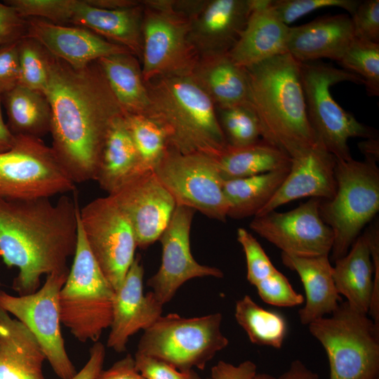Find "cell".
Masks as SVG:
<instances>
[{
  "label": "cell",
  "instance_id": "6da1fadb",
  "mask_svg": "<svg viewBox=\"0 0 379 379\" xmlns=\"http://www.w3.org/2000/svg\"><path fill=\"white\" fill-rule=\"evenodd\" d=\"M45 52L51 147L76 184L93 180L107 133L124 112L97 61L77 69Z\"/></svg>",
  "mask_w": 379,
  "mask_h": 379
},
{
  "label": "cell",
  "instance_id": "7a4b0ae2",
  "mask_svg": "<svg viewBox=\"0 0 379 379\" xmlns=\"http://www.w3.org/2000/svg\"><path fill=\"white\" fill-rule=\"evenodd\" d=\"M79 207L76 195L11 201L0 199V257L16 267L13 289L18 295L36 292L41 277L69 271L78 241Z\"/></svg>",
  "mask_w": 379,
  "mask_h": 379
},
{
  "label": "cell",
  "instance_id": "3957f363",
  "mask_svg": "<svg viewBox=\"0 0 379 379\" xmlns=\"http://www.w3.org/2000/svg\"><path fill=\"white\" fill-rule=\"evenodd\" d=\"M245 69L262 140L291 158L315 145L318 141L307 114L300 62L286 53Z\"/></svg>",
  "mask_w": 379,
  "mask_h": 379
},
{
  "label": "cell",
  "instance_id": "277c9868",
  "mask_svg": "<svg viewBox=\"0 0 379 379\" xmlns=\"http://www.w3.org/2000/svg\"><path fill=\"white\" fill-rule=\"evenodd\" d=\"M145 83L149 98L146 115L163 128L168 147L213 158L227 146L215 105L191 74L159 77Z\"/></svg>",
  "mask_w": 379,
  "mask_h": 379
},
{
  "label": "cell",
  "instance_id": "5b68a950",
  "mask_svg": "<svg viewBox=\"0 0 379 379\" xmlns=\"http://www.w3.org/2000/svg\"><path fill=\"white\" fill-rule=\"evenodd\" d=\"M114 294L88 248L79 213L77 246L59 293L61 323L80 342L98 341L110 327Z\"/></svg>",
  "mask_w": 379,
  "mask_h": 379
},
{
  "label": "cell",
  "instance_id": "8992f818",
  "mask_svg": "<svg viewBox=\"0 0 379 379\" xmlns=\"http://www.w3.org/2000/svg\"><path fill=\"white\" fill-rule=\"evenodd\" d=\"M376 161L336 159V192L321 200L319 213L333 230V261L345 256L361 230L379 211V168Z\"/></svg>",
  "mask_w": 379,
  "mask_h": 379
},
{
  "label": "cell",
  "instance_id": "52a82bcc",
  "mask_svg": "<svg viewBox=\"0 0 379 379\" xmlns=\"http://www.w3.org/2000/svg\"><path fill=\"white\" fill-rule=\"evenodd\" d=\"M329 363V379H378L379 325L367 314L340 302L329 317L308 325Z\"/></svg>",
  "mask_w": 379,
  "mask_h": 379
},
{
  "label": "cell",
  "instance_id": "ba28073f",
  "mask_svg": "<svg viewBox=\"0 0 379 379\" xmlns=\"http://www.w3.org/2000/svg\"><path fill=\"white\" fill-rule=\"evenodd\" d=\"M300 76L307 114L320 142L337 159H352L348 140L351 138H376L373 128L359 122L333 99L330 88L340 82L363 84L348 71L321 61L300 62Z\"/></svg>",
  "mask_w": 379,
  "mask_h": 379
},
{
  "label": "cell",
  "instance_id": "9c48e42d",
  "mask_svg": "<svg viewBox=\"0 0 379 379\" xmlns=\"http://www.w3.org/2000/svg\"><path fill=\"white\" fill-rule=\"evenodd\" d=\"M221 313L186 318L161 315L144 331L136 352L163 361L179 371L203 370L229 344L221 331Z\"/></svg>",
  "mask_w": 379,
  "mask_h": 379
},
{
  "label": "cell",
  "instance_id": "30bf717a",
  "mask_svg": "<svg viewBox=\"0 0 379 379\" xmlns=\"http://www.w3.org/2000/svg\"><path fill=\"white\" fill-rule=\"evenodd\" d=\"M0 153V199L18 201L75 192L76 183L51 147L39 138L15 135Z\"/></svg>",
  "mask_w": 379,
  "mask_h": 379
},
{
  "label": "cell",
  "instance_id": "8fae6325",
  "mask_svg": "<svg viewBox=\"0 0 379 379\" xmlns=\"http://www.w3.org/2000/svg\"><path fill=\"white\" fill-rule=\"evenodd\" d=\"M141 65L145 82L159 77L191 74L199 57L190 41V20L172 0L142 1Z\"/></svg>",
  "mask_w": 379,
  "mask_h": 379
},
{
  "label": "cell",
  "instance_id": "7c38bea8",
  "mask_svg": "<svg viewBox=\"0 0 379 379\" xmlns=\"http://www.w3.org/2000/svg\"><path fill=\"white\" fill-rule=\"evenodd\" d=\"M69 271L46 276L36 292L15 296L0 290V309L25 325L39 343L52 369L61 379H71L75 368L61 333L59 293Z\"/></svg>",
  "mask_w": 379,
  "mask_h": 379
},
{
  "label": "cell",
  "instance_id": "4fadbf2b",
  "mask_svg": "<svg viewBox=\"0 0 379 379\" xmlns=\"http://www.w3.org/2000/svg\"><path fill=\"white\" fill-rule=\"evenodd\" d=\"M79 220L91 253L116 291L124 281L138 247L128 219L107 195L80 208Z\"/></svg>",
  "mask_w": 379,
  "mask_h": 379
},
{
  "label": "cell",
  "instance_id": "5bb4252c",
  "mask_svg": "<svg viewBox=\"0 0 379 379\" xmlns=\"http://www.w3.org/2000/svg\"><path fill=\"white\" fill-rule=\"evenodd\" d=\"M154 173L176 205L226 221L223 180L211 158L200 153L182 154L168 147Z\"/></svg>",
  "mask_w": 379,
  "mask_h": 379
},
{
  "label": "cell",
  "instance_id": "9a60e30c",
  "mask_svg": "<svg viewBox=\"0 0 379 379\" xmlns=\"http://www.w3.org/2000/svg\"><path fill=\"white\" fill-rule=\"evenodd\" d=\"M321 201L310 198L287 212L272 211L255 216L250 228L283 253L297 257L328 255L334 235L320 215Z\"/></svg>",
  "mask_w": 379,
  "mask_h": 379
},
{
  "label": "cell",
  "instance_id": "2e32d148",
  "mask_svg": "<svg viewBox=\"0 0 379 379\" xmlns=\"http://www.w3.org/2000/svg\"><path fill=\"white\" fill-rule=\"evenodd\" d=\"M189 207L178 206L161 235V262L158 271L147 282L163 305L169 302L186 281L199 277L222 278L219 268L199 263L190 248V230L194 213Z\"/></svg>",
  "mask_w": 379,
  "mask_h": 379
},
{
  "label": "cell",
  "instance_id": "e0dca14e",
  "mask_svg": "<svg viewBox=\"0 0 379 379\" xmlns=\"http://www.w3.org/2000/svg\"><path fill=\"white\" fill-rule=\"evenodd\" d=\"M107 195L128 219L137 246L143 249L159 240L176 207L154 172L135 175Z\"/></svg>",
  "mask_w": 379,
  "mask_h": 379
},
{
  "label": "cell",
  "instance_id": "ac0fdd59",
  "mask_svg": "<svg viewBox=\"0 0 379 379\" xmlns=\"http://www.w3.org/2000/svg\"><path fill=\"white\" fill-rule=\"evenodd\" d=\"M143 10L142 1L134 6L109 10L93 6L86 0H60L55 23L89 29L126 48L140 61Z\"/></svg>",
  "mask_w": 379,
  "mask_h": 379
},
{
  "label": "cell",
  "instance_id": "d6986e66",
  "mask_svg": "<svg viewBox=\"0 0 379 379\" xmlns=\"http://www.w3.org/2000/svg\"><path fill=\"white\" fill-rule=\"evenodd\" d=\"M143 276L144 268L138 255L115 291L107 347L117 352H125L131 336L147 329L162 315L164 305L154 293H143Z\"/></svg>",
  "mask_w": 379,
  "mask_h": 379
},
{
  "label": "cell",
  "instance_id": "ffe728a7",
  "mask_svg": "<svg viewBox=\"0 0 379 379\" xmlns=\"http://www.w3.org/2000/svg\"><path fill=\"white\" fill-rule=\"evenodd\" d=\"M253 9V0H205L190 18V41L199 58L228 54Z\"/></svg>",
  "mask_w": 379,
  "mask_h": 379
},
{
  "label": "cell",
  "instance_id": "44dd1931",
  "mask_svg": "<svg viewBox=\"0 0 379 379\" xmlns=\"http://www.w3.org/2000/svg\"><path fill=\"white\" fill-rule=\"evenodd\" d=\"M26 19V36L74 68H83L103 57L131 53L84 27L56 24L37 18Z\"/></svg>",
  "mask_w": 379,
  "mask_h": 379
},
{
  "label": "cell",
  "instance_id": "7402d4cb",
  "mask_svg": "<svg viewBox=\"0 0 379 379\" xmlns=\"http://www.w3.org/2000/svg\"><path fill=\"white\" fill-rule=\"evenodd\" d=\"M335 164L336 158L319 142L292 157L289 172L281 185L255 216L297 199H331L336 192Z\"/></svg>",
  "mask_w": 379,
  "mask_h": 379
},
{
  "label": "cell",
  "instance_id": "603a6c76",
  "mask_svg": "<svg viewBox=\"0 0 379 379\" xmlns=\"http://www.w3.org/2000/svg\"><path fill=\"white\" fill-rule=\"evenodd\" d=\"M353 39L348 15H324L300 26L290 27L287 53L300 62L322 58L338 62Z\"/></svg>",
  "mask_w": 379,
  "mask_h": 379
},
{
  "label": "cell",
  "instance_id": "cb8c5ba5",
  "mask_svg": "<svg viewBox=\"0 0 379 379\" xmlns=\"http://www.w3.org/2000/svg\"><path fill=\"white\" fill-rule=\"evenodd\" d=\"M289 29L270 7V0H253L246 26L228 55L246 68L286 53Z\"/></svg>",
  "mask_w": 379,
  "mask_h": 379
},
{
  "label": "cell",
  "instance_id": "d4e9b609",
  "mask_svg": "<svg viewBox=\"0 0 379 379\" xmlns=\"http://www.w3.org/2000/svg\"><path fill=\"white\" fill-rule=\"evenodd\" d=\"M283 264L298 273L305 292V306L298 312L303 325L332 314L342 302L333 277L328 255L297 257L281 253Z\"/></svg>",
  "mask_w": 379,
  "mask_h": 379
},
{
  "label": "cell",
  "instance_id": "484cf974",
  "mask_svg": "<svg viewBox=\"0 0 379 379\" xmlns=\"http://www.w3.org/2000/svg\"><path fill=\"white\" fill-rule=\"evenodd\" d=\"M46 357L21 321L0 309V379H45Z\"/></svg>",
  "mask_w": 379,
  "mask_h": 379
},
{
  "label": "cell",
  "instance_id": "4316f807",
  "mask_svg": "<svg viewBox=\"0 0 379 379\" xmlns=\"http://www.w3.org/2000/svg\"><path fill=\"white\" fill-rule=\"evenodd\" d=\"M191 75L216 108L251 105L246 69L228 54L199 58Z\"/></svg>",
  "mask_w": 379,
  "mask_h": 379
},
{
  "label": "cell",
  "instance_id": "83f0119b",
  "mask_svg": "<svg viewBox=\"0 0 379 379\" xmlns=\"http://www.w3.org/2000/svg\"><path fill=\"white\" fill-rule=\"evenodd\" d=\"M333 277L340 295L358 312L368 314L373 291L374 266L367 237L359 236L347 254L336 260Z\"/></svg>",
  "mask_w": 379,
  "mask_h": 379
},
{
  "label": "cell",
  "instance_id": "f1b7e54d",
  "mask_svg": "<svg viewBox=\"0 0 379 379\" xmlns=\"http://www.w3.org/2000/svg\"><path fill=\"white\" fill-rule=\"evenodd\" d=\"M138 175V155L124 114L107 133L93 180L109 194Z\"/></svg>",
  "mask_w": 379,
  "mask_h": 379
},
{
  "label": "cell",
  "instance_id": "f546056e",
  "mask_svg": "<svg viewBox=\"0 0 379 379\" xmlns=\"http://www.w3.org/2000/svg\"><path fill=\"white\" fill-rule=\"evenodd\" d=\"M97 62L124 114L146 115L149 98L140 60L128 52Z\"/></svg>",
  "mask_w": 379,
  "mask_h": 379
},
{
  "label": "cell",
  "instance_id": "4dcf8cb0",
  "mask_svg": "<svg viewBox=\"0 0 379 379\" xmlns=\"http://www.w3.org/2000/svg\"><path fill=\"white\" fill-rule=\"evenodd\" d=\"M210 158V157H209ZM223 180L290 167L291 158L263 140L244 147L227 146L211 158Z\"/></svg>",
  "mask_w": 379,
  "mask_h": 379
},
{
  "label": "cell",
  "instance_id": "1f68e13d",
  "mask_svg": "<svg viewBox=\"0 0 379 379\" xmlns=\"http://www.w3.org/2000/svg\"><path fill=\"white\" fill-rule=\"evenodd\" d=\"M290 167L249 177L223 180L227 217L255 216L270 201L287 176Z\"/></svg>",
  "mask_w": 379,
  "mask_h": 379
},
{
  "label": "cell",
  "instance_id": "d6a6232c",
  "mask_svg": "<svg viewBox=\"0 0 379 379\" xmlns=\"http://www.w3.org/2000/svg\"><path fill=\"white\" fill-rule=\"evenodd\" d=\"M9 130L14 135L41 138L50 133L51 112L46 95L36 91L16 86L1 95Z\"/></svg>",
  "mask_w": 379,
  "mask_h": 379
},
{
  "label": "cell",
  "instance_id": "836d02e7",
  "mask_svg": "<svg viewBox=\"0 0 379 379\" xmlns=\"http://www.w3.org/2000/svg\"><path fill=\"white\" fill-rule=\"evenodd\" d=\"M234 317L253 344L277 349L282 347L287 323L280 313L264 309L246 295L236 302Z\"/></svg>",
  "mask_w": 379,
  "mask_h": 379
},
{
  "label": "cell",
  "instance_id": "e575fe53",
  "mask_svg": "<svg viewBox=\"0 0 379 379\" xmlns=\"http://www.w3.org/2000/svg\"><path fill=\"white\" fill-rule=\"evenodd\" d=\"M124 119L136 149L139 175L154 172L168 147L164 131L147 115L124 114Z\"/></svg>",
  "mask_w": 379,
  "mask_h": 379
},
{
  "label": "cell",
  "instance_id": "d590c367",
  "mask_svg": "<svg viewBox=\"0 0 379 379\" xmlns=\"http://www.w3.org/2000/svg\"><path fill=\"white\" fill-rule=\"evenodd\" d=\"M338 62L362 80L370 96L379 95V43L354 38Z\"/></svg>",
  "mask_w": 379,
  "mask_h": 379
},
{
  "label": "cell",
  "instance_id": "8d00e7d4",
  "mask_svg": "<svg viewBox=\"0 0 379 379\" xmlns=\"http://www.w3.org/2000/svg\"><path fill=\"white\" fill-rule=\"evenodd\" d=\"M216 111L228 145L244 147L261 140L260 122L251 105L216 108Z\"/></svg>",
  "mask_w": 379,
  "mask_h": 379
},
{
  "label": "cell",
  "instance_id": "74e56055",
  "mask_svg": "<svg viewBox=\"0 0 379 379\" xmlns=\"http://www.w3.org/2000/svg\"><path fill=\"white\" fill-rule=\"evenodd\" d=\"M20 77L18 86L44 94L48 83L45 49L25 36L18 41Z\"/></svg>",
  "mask_w": 379,
  "mask_h": 379
},
{
  "label": "cell",
  "instance_id": "f35d334b",
  "mask_svg": "<svg viewBox=\"0 0 379 379\" xmlns=\"http://www.w3.org/2000/svg\"><path fill=\"white\" fill-rule=\"evenodd\" d=\"M360 1L358 0H270V7L278 18L288 25L316 10L338 7L351 15Z\"/></svg>",
  "mask_w": 379,
  "mask_h": 379
},
{
  "label": "cell",
  "instance_id": "ab89813d",
  "mask_svg": "<svg viewBox=\"0 0 379 379\" xmlns=\"http://www.w3.org/2000/svg\"><path fill=\"white\" fill-rule=\"evenodd\" d=\"M237 234L246 257V278L251 285L255 286L277 272L260 244L250 232L240 227Z\"/></svg>",
  "mask_w": 379,
  "mask_h": 379
},
{
  "label": "cell",
  "instance_id": "60d3db41",
  "mask_svg": "<svg viewBox=\"0 0 379 379\" xmlns=\"http://www.w3.org/2000/svg\"><path fill=\"white\" fill-rule=\"evenodd\" d=\"M255 287L260 298L274 306L294 307L304 301L303 296L293 288L288 279L278 270Z\"/></svg>",
  "mask_w": 379,
  "mask_h": 379
},
{
  "label": "cell",
  "instance_id": "b9f144b4",
  "mask_svg": "<svg viewBox=\"0 0 379 379\" xmlns=\"http://www.w3.org/2000/svg\"><path fill=\"white\" fill-rule=\"evenodd\" d=\"M354 38L379 43V1H360L351 15Z\"/></svg>",
  "mask_w": 379,
  "mask_h": 379
},
{
  "label": "cell",
  "instance_id": "7bdbcfd3",
  "mask_svg": "<svg viewBox=\"0 0 379 379\" xmlns=\"http://www.w3.org/2000/svg\"><path fill=\"white\" fill-rule=\"evenodd\" d=\"M134 359L138 371L145 379H201L194 369L179 371L163 361L138 352Z\"/></svg>",
  "mask_w": 379,
  "mask_h": 379
},
{
  "label": "cell",
  "instance_id": "ee69618b",
  "mask_svg": "<svg viewBox=\"0 0 379 379\" xmlns=\"http://www.w3.org/2000/svg\"><path fill=\"white\" fill-rule=\"evenodd\" d=\"M27 36V19L13 7L0 2V46L18 42Z\"/></svg>",
  "mask_w": 379,
  "mask_h": 379
},
{
  "label": "cell",
  "instance_id": "f6af8a7d",
  "mask_svg": "<svg viewBox=\"0 0 379 379\" xmlns=\"http://www.w3.org/2000/svg\"><path fill=\"white\" fill-rule=\"evenodd\" d=\"M18 41L0 46V93L8 92L18 84L20 67Z\"/></svg>",
  "mask_w": 379,
  "mask_h": 379
},
{
  "label": "cell",
  "instance_id": "bcb514c9",
  "mask_svg": "<svg viewBox=\"0 0 379 379\" xmlns=\"http://www.w3.org/2000/svg\"><path fill=\"white\" fill-rule=\"evenodd\" d=\"M374 266L373 291L368 314L379 325V232L375 225L365 232Z\"/></svg>",
  "mask_w": 379,
  "mask_h": 379
},
{
  "label": "cell",
  "instance_id": "7dc6e473",
  "mask_svg": "<svg viewBox=\"0 0 379 379\" xmlns=\"http://www.w3.org/2000/svg\"><path fill=\"white\" fill-rule=\"evenodd\" d=\"M257 366L250 360L237 365L224 361L214 365L207 379H255Z\"/></svg>",
  "mask_w": 379,
  "mask_h": 379
},
{
  "label": "cell",
  "instance_id": "c3c4849f",
  "mask_svg": "<svg viewBox=\"0 0 379 379\" xmlns=\"http://www.w3.org/2000/svg\"><path fill=\"white\" fill-rule=\"evenodd\" d=\"M95 379H145L138 371L134 357L128 354L107 370H102Z\"/></svg>",
  "mask_w": 379,
  "mask_h": 379
},
{
  "label": "cell",
  "instance_id": "681fc988",
  "mask_svg": "<svg viewBox=\"0 0 379 379\" xmlns=\"http://www.w3.org/2000/svg\"><path fill=\"white\" fill-rule=\"evenodd\" d=\"M105 358V347L97 341L90 349V357L84 366L71 379H95L102 370Z\"/></svg>",
  "mask_w": 379,
  "mask_h": 379
},
{
  "label": "cell",
  "instance_id": "f907efd6",
  "mask_svg": "<svg viewBox=\"0 0 379 379\" xmlns=\"http://www.w3.org/2000/svg\"><path fill=\"white\" fill-rule=\"evenodd\" d=\"M277 379H319L317 374L310 370L301 361L294 360L288 369Z\"/></svg>",
  "mask_w": 379,
  "mask_h": 379
},
{
  "label": "cell",
  "instance_id": "816d5d0a",
  "mask_svg": "<svg viewBox=\"0 0 379 379\" xmlns=\"http://www.w3.org/2000/svg\"><path fill=\"white\" fill-rule=\"evenodd\" d=\"M87 2L95 7L115 10L128 8L138 5L141 3V1L136 0H86Z\"/></svg>",
  "mask_w": 379,
  "mask_h": 379
},
{
  "label": "cell",
  "instance_id": "f5cc1de1",
  "mask_svg": "<svg viewBox=\"0 0 379 379\" xmlns=\"http://www.w3.org/2000/svg\"><path fill=\"white\" fill-rule=\"evenodd\" d=\"M1 94L0 93V153L8 150L14 144L15 137L4 122L1 112Z\"/></svg>",
  "mask_w": 379,
  "mask_h": 379
},
{
  "label": "cell",
  "instance_id": "db71d44e",
  "mask_svg": "<svg viewBox=\"0 0 379 379\" xmlns=\"http://www.w3.org/2000/svg\"><path fill=\"white\" fill-rule=\"evenodd\" d=\"M359 149L365 155L366 159L378 161L379 142L376 138H368L359 143Z\"/></svg>",
  "mask_w": 379,
  "mask_h": 379
},
{
  "label": "cell",
  "instance_id": "11a10c76",
  "mask_svg": "<svg viewBox=\"0 0 379 379\" xmlns=\"http://www.w3.org/2000/svg\"><path fill=\"white\" fill-rule=\"evenodd\" d=\"M255 379H277L274 376L267 373H257Z\"/></svg>",
  "mask_w": 379,
  "mask_h": 379
},
{
  "label": "cell",
  "instance_id": "9f6ffc18",
  "mask_svg": "<svg viewBox=\"0 0 379 379\" xmlns=\"http://www.w3.org/2000/svg\"><path fill=\"white\" fill-rule=\"evenodd\" d=\"M1 285H2V284H1V281H0V286H1Z\"/></svg>",
  "mask_w": 379,
  "mask_h": 379
}]
</instances>
